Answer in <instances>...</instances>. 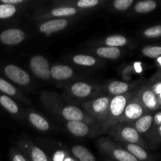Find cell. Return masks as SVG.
I'll return each mask as SVG.
<instances>
[{
    "instance_id": "cell-1",
    "label": "cell",
    "mask_w": 161,
    "mask_h": 161,
    "mask_svg": "<svg viewBox=\"0 0 161 161\" xmlns=\"http://www.w3.org/2000/svg\"><path fill=\"white\" fill-rule=\"evenodd\" d=\"M3 73L8 79L14 83L21 86L28 84L30 83V75L17 66L14 64H7L3 68Z\"/></svg>"
},
{
    "instance_id": "cell-2",
    "label": "cell",
    "mask_w": 161,
    "mask_h": 161,
    "mask_svg": "<svg viewBox=\"0 0 161 161\" xmlns=\"http://www.w3.org/2000/svg\"><path fill=\"white\" fill-rule=\"evenodd\" d=\"M30 68L35 75L42 80H47L50 78V69L49 62L42 56L33 57L30 61Z\"/></svg>"
},
{
    "instance_id": "cell-3",
    "label": "cell",
    "mask_w": 161,
    "mask_h": 161,
    "mask_svg": "<svg viewBox=\"0 0 161 161\" xmlns=\"http://www.w3.org/2000/svg\"><path fill=\"white\" fill-rule=\"evenodd\" d=\"M25 38V32L17 28L5 29L0 32V42L4 45H17L21 42Z\"/></svg>"
},
{
    "instance_id": "cell-4",
    "label": "cell",
    "mask_w": 161,
    "mask_h": 161,
    "mask_svg": "<svg viewBox=\"0 0 161 161\" xmlns=\"http://www.w3.org/2000/svg\"><path fill=\"white\" fill-rule=\"evenodd\" d=\"M68 25V21L64 19H58V20H52L42 23L39 26V30L41 32L50 35L51 33L61 31L66 28Z\"/></svg>"
},
{
    "instance_id": "cell-5",
    "label": "cell",
    "mask_w": 161,
    "mask_h": 161,
    "mask_svg": "<svg viewBox=\"0 0 161 161\" xmlns=\"http://www.w3.org/2000/svg\"><path fill=\"white\" fill-rule=\"evenodd\" d=\"M127 106V99L123 95L115 96L109 102V110L113 116L118 117L124 112Z\"/></svg>"
},
{
    "instance_id": "cell-6",
    "label": "cell",
    "mask_w": 161,
    "mask_h": 161,
    "mask_svg": "<svg viewBox=\"0 0 161 161\" xmlns=\"http://www.w3.org/2000/svg\"><path fill=\"white\" fill-rule=\"evenodd\" d=\"M73 75V70L69 66L55 65L50 69V75L58 80L69 79Z\"/></svg>"
},
{
    "instance_id": "cell-7",
    "label": "cell",
    "mask_w": 161,
    "mask_h": 161,
    "mask_svg": "<svg viewBox=\"0 0 161 161\" xmlns=\"http://www.w3.org/2000/svg\"><path fill=\"white\" fill-rule=\"evenodd\" d=\"M142 102L149 110H156L160 108L157 96L153 92L152 90L146 89L143 91L142 94Z\"/></svg>"
},
{
    "instance_id": "cell-8",
    "label": "cell",
    "mask_w": 161,
    "mask_h": 161,
    "mask_svg": "<svg viewBox=\"0 0 161 161\" xmlns=\"http://www.w3.org/2000/svg\"><path fill=\"white\" fill-rule=\"evenodd\" d=\"M62 116L69 121H81L84 118L83 113L75 106L69 105L63 108Z\"/></svg>"
},
{
    "instance_id": "cell-9",
    "label": "cell",
    "mask_w": 161,
    "mask_h": 161,
    "mask_svg": "<svg viewBox=\"0 0 161 161\" xmlns=\"http://www.w3.org/2000/svg\"><path fill=\"white\" fill-rule=\"evenodd\" d=\"M67 128L72 135L78 137H83L89 132L88 126L81 121H69Z\"/></svg>"
},
{
    "instance_id": "cell-10",
    "label": "cell",
    "mask_w": 161,
    "mask_h": 161,
    "mask_svg": "<svg viewBox=\"0 0 161 161\" xmlns=\"http://www.w3.org/2000/svg\"><path fill=\"white\" fill-rule=\"evenodd\" d=\"M143 108L138 102H131L126 106L124 114L127 119L130 120L138 119L143 115Z\"/></svg>"
},
{
    "instance_id": "cell-11",
    "label": "cell",
    "mask_w": 161,
    "mask_h": 161,
    "mask_svg": "<svg viewBox=\"0 0 161 161\" xmlns=\"http://www.w3.org/2000/svg\"><path fill=\"white\" fill-rule=\"evenodd\" d=\"M72 94L75 96L79 97H85L90 95L92 91V86L86 83L83 82H78L72 85Z\"/></svg>"
},
{
    "instance_id": "cell-12",
    "label": "cell",
    "mask_w": 161,
    "mask_h": 161,
    "mask_svg": "<svg viewBox=\"0 0 161 161\" xmlns=\"http://www.w3.org/2000/svg\"><path fill=\"white\" fill-rule=\"evenodd\" d=\"M72 153L80 161H96L95 157L92 153L81 146H75L72 149Z\"/></svg>"
},
{
    "instance_id": "cell-13",
    "label": "cell",
    "mask_w": 161,
    "mask_h": 161,
    "mask_svg": "<svg viewBox=\"0 0 161 161\" xmlns=\"http://www.w3.org/2000/svg\"><path fill=\"white\" fill-rule=\"evenodd\" d=\"M153 122V117L151 115L142 116L135 123V130L138 133H146L149 130Z\"/></svg>"
},
{
    "instance_id": "cell-14",
    "label": "cell",
    "mask_w": 161,
    "mask_h": 161,
    "mask_svg": "<svg viewBox=\"0 0 161 161\" xmlns=\"http://www.w3.org/2000/svg\"><path fill=\"white\" fill-rule=\"evenodd\" d=\"M0 105L11 114H16L19 111L18 105L16 102L11 97L5 94H0Z\"/></svg>"
},
{
    "instance_id": "cell-15",
    "label": "cell",
    "mask_w": 161,
    "mask_h": 161,
    "mask_svg": "<svg viewBox=\"0 0 161 161\" xmlns=\"http://www.w3.org/2000/svg\"><path fill=\"white\" fill-rule=\"evenodd\" d=\"M97 54L108 59H116L120 56V50L117 47H99L97 50Z\"/></svg>"
},
{
    "instance_id": "cell-16",
    "label": "cell",
    "mask_w": 161,
    "mask_h": 161,
    "mask_svg": "<svg viewBox=\"0 0 161 161\" xmlns=\"http://www.w3.org/2000/svg\"><path fill=\"white\" fill-rule=\"evenodd\" d=\"M109 106V100L107 97H102L96 99L92 103V110L97 114H103Z\"/></svg>"
},
{
    "instance_id": "cell-17",
    "label": "cell",
    "mask_w": 161,
    "mask_h": 161,
    "mask_svg": "<svg viewBox=\"0 0 161 161\" xmlns=\"http://www.w3.org/2000/svg\"><path fill=\"white\" fill-rule=\"evenodd\" d=\"M29 120L34 127L40 130H47L49 129V124L42 116L37 113H31L29 115Z\"/></svg>"
},
{
    "instance_id": "cell-18",
    "label": "cell",
    "mask_w": 161,
    "mask_h": 161,
    "mask_svg": "<svg viewBox=\"0 0 161 161\" xmlns=\"http://www.w3.org/2000/svg\"><path fill=\"white\" fill-rule=\"evenodd\" d=\"M122 138L130 144H135L139 141V134L133 127H124L121 131Z\"/></svg>"
},
{
    "instance_id": "cell-19",
    "label": "cell",
    "mask_w": 161,
    "mask_h": 161,
    "mask_svg": "<svg viewBox=\"0 0 161 161\" xmlns=\"http://www.w3.org/2000/svg\"><path fill=\"white\" fill-rule=\"evenodd\" d=\"M157 3L153 0H146L142 1L137 3L135 6V9L137 13L139 14H146L153 11L157 8Z\"/></svg>"
},
{
    "instance_id": "cell-20",
    "label": "cell",
    "mask_w": 161,
    "mask_h": 161,
    "mask_svg": "<svg viewBox=\"0 0 161 161\" xmlns=\"http://www.w3.org/2000/svg\"><path fill=\"white\" fill-rule=\"evenodd\" d=\"M129 89V86L127 83L120 81L112 82L108 86V91L112 94L114 95H120L127 92Z\"/></svg>"
},
{
    "instance_id": "cell-21",
    "label": "cell",
    "mask_w": 161,
    "mask_h": 161,
    "mask_svg": "<svg viewBox=\"0 0 161 161\" xmlns=\"http://www.w3.org/2000/svg\"><path fill=\"white\" fill-rule=\"evenodd\" d=\"M127 150H128L129 153H130V154H132L135 158L138 159V160L145 161L147 160L148 158H149V156H148L146 150L135 144L127 145Z\"/></svg>"
},
{
    "instance_id": "cell-22",
    "label": "cell",
    "mask_w": 161,
    "mask_h": 161,
    "mask_svg": "<svg viewBox=\"0 0 161 161\" xmlns=\"http://www.w3.org/2000/svg\"><path fill=\"white\" fill-rule=\"evenodd\" d=\"M17 12L15 6L0 3V20L11 18Z\"/></svg>"
},
{
    "instance_id": "cell-23",
    "label": "cell",
    "mask_w": 161,
    "mask_h": 161,
    "mask_svg": "<svg viewBox=\"0 0 161 161\" xmlns=\"http://www.w3.org/2000/svg\"><path fill=\"white\" fill-rule=\"evenodd\" d=\"M126 43H127L126 38L123 36H119V35L108 36L105 39V44L111 47H117L118 48V47H122Z\"/></svg>"
},
{
    "instance_id": "cell-24",
    "label": "cell",
    "mask_w": 161,
    "mask_h": 161,
    "mask_svg": "<svg viewBox=\"0 0 161 161\" xmlns=\"http://www.w3.org/2000/svg\"><path fill=\"white\" fill-rule=\"evenodd\" d=\"M113 157L118 161H139L132 154L124 149H116L113 151Z\"/></svg>"
},
{
    "instance_id": "cell-25",
    "label": "cell",
    "mask_w": 161,
    "mask_h": 161,
    "mask_svg": "<svg viewBox=\"0 0 161 161\" xmlns=\"http://www.w3.org/2000/svg\"><path fill=\"white\" fill-rule=\"evenodd\" d=\"M73 61L77 64L85 66H91L94 65L96 62V60L93 57L89 55H75L73 58Z\"/></svg>"
},
{
    "instance_id": "cell-26",
    "label": "cell",
    "mask_w": 161,
    "mask_h": 161,
    "mask_svg": "<svg viewBox=\"0 0 161 161\" xmlns=\"http://www.w3.org/2000/svg\"><path fill=\"white\" fill-rule=\"evenodd\" d=\"M142 53L150 58H158L161 56V47L160 46H148L142 49Z\"/></svg>"
},
{
    "instance_id": "cell-27",
    "label": "cell",
    "mask_w": 161,
    "mask_h": 161,
    "mask_svg": "<svg viewBox=\"0 0 161 161\" xmlns=\"http://www.w3.org/2000/svg\"><path fill=\"white\" fill-rule=\"evenodd\" d=\"M75 13L76 9L73 7H59L53 9L51 14L55 17H66L74 15Z\"/></svg>"
},
{
    "instance_id": "cell-28",
    "label": "cell",
    "mask_w": 161,
    "mask_h": 161,
    "mask_svg": "<svg viewBox=\"0 0 161 161\" xmlns=\"http://www.w3.org/2000/svg\"><path fill=\"white\" fill-rule=\"evenodd\" d=\"M143 34L146 37L150 38V39L161 37V25H156V26L147 28L145 30Z\"/></svg>"
},
{
    "instance_id": "cell-29",
    "label": "cell",
    "mask_w": 161,
    "mask_h": 161,
    "mask_svg": "<svg viewBox=\"0 0 161 161\" xmlns=\"http://www.w3.org/2000/svg\"><path fill=\"white\" fill-rule=\"evenodd\" d=\"M31 158L32 161H48L47 157L43 151L39 148H33L31 152Z\"/></svg>"
},
{
    "instance_id": "cell-30",
    "label": "cell",
    "mask_w": 161,
    "mask_h": 161,
    "mask_svg": "<svg viewBox=\"0 0 161 161\" xmlns=\"http://www.w3.org/2000/svg\"><path fill=\"white\" fill-rule=\"evenodd\" d=\"M133 0H116L113 5L118 10H126L133 4Z\"/></svg>"
},
{
    "instance_id": "cell-31",
    "label": "cell",
    "mask_w": 161,
    "mask_h": 161,
    "mask_svg": "<svg viewBox=\"0 0 161 161\" xmlns=\"http://www.w3.org/2000/svg\"><path fill=\"white\" fill-rule=\"evenodd\" d=\"M98 3V0H80V2H78L77 5L80 8H86L92 7V6L97 5Z\"/></svg>"
},
{
    "instance_id": "cell-32",
    "label": "cell",
    "mask_w": 161,
    "mask_h": 161,
    "mask_svg": "<svg viewBox=\"0 0 161 161\" xmlns=\"http://www.w3.org/2000/svg\"><path fill=\"white\" fill-rule=\"evenodd\" d=\"M152 91L157 96L161 94V80L153 86Z\"/></svg>"
},
{
    "instance_id": "cell-33",
    "label": "cell",
    "mask_w": 161,
    "mask_h": 161,
    "mask_svg": "<svg viewBox=\"0 0 161 161\" xmlns=\"http://www.w3.org/2000/svg\"><path fill=\"white\" fill-rule=\"evenodd\" d=\"M21 3H23V0H1L0 1V3H3V4L13 5V6H15L16 4H20Z\"/></svg>"
},
{
    "instance_id": "cell-34",
    "label": "cell",
    "mask_w": 161,
    "mask_h": 161,
    "mask_svg": "<svg viewBox=\"0 0 161 161\" xmlns=\"http://www.w3.org/2000/svg\"><path fill=\"white\" fill-rule=\"evenodd\" d=\"M153 121L156 125L160 126L161 125V112H159L154 116Z\"/></svg>"
},
{
    "instance_id": "cell-35",
    "label": "cell",
    "mask_w": 161,
    "mask_h": 161,
    "mask_svg": "<svg viewBox=\"0 0 161 161\" xmlns=\"http://www.w3.org/2000/svg\"><path fill=\"white\" fill-rule=\"evenodd\" d=\"M12 161H27V160L22 155H20V154H18V153H16L14 154V157H13Z\"/></svg>"
},
{
    "instance_id": "cell-36",
    "label": "cell",
    "mask_w": 161,
    "mask_h": 161,
    "mask_svg": "<svg viewBox=\"0 0 161 161\" xmlns=\"http://www.w3.org/2000/svg\"><path fill=\"white\" fill-rule=\"evenodd\" d=\"M157 99H158V103H159V105H160V107L161 106V94H159L158 96H157Z\"/></svg>"
},
{
    "instance_id": "cell-37",
    "label": "cell",
    "mask_w": 161,
    "mask_h": 161,
    "mask_svg": "<svg viewBox=\"0 0 161 161\" xmlns=\"http://www.w3.org/2000/svg\"><path fill=\"white\" fill-rule=\"evenodd\" d=\"M157 76L158 77L159 79H160V80H161V70L160 71V72H158V75H157Z\"/></svg>"
},
{
    "instance_id": "cell-38",
    "label": "cell",
    "mask_w": 161,
    "mask_h": 161,
    "mask_svg": "<svg viewBox=\"0 0 161 161\" xmlns=\"http://www.w3.org/2000/svg\"><path fill=\"white\" fill-rule=\"evenodd\" d=\"M157 61H158L159 63L160 64V66H161V57H160V58H157Z\"/></svg>"
},
{
    "instance_id": "cell-39",
    "label": "cell",
    "mask_w": 161,
    "mask_h": 161,
    "mask_svg": "<svg viewBox=\"0 0 161 161\" xmlns=\"http://www.w3.org/2000/svg\"><path fill=\"white\" fill-rule=\"evenodd\" d=\"M159 134H160V135L161 136V125L159 126Z\"/></svg>"
}]
</instances>
